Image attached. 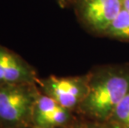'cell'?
<instances>
[{
  "label": "cell",
  "instance_id": "6da1fadb",
  "mask_svg": "<svg viewBox=\"0 0 129 128\" xmlns=\"http://www.w3.org/2000/svg\"><path fill=\"white\" fill-rule=\"evenodd\" d=\"M88 89L78 113L87 121H105L129 94V65H110L87 73Z\"/></svg>",
  "mask_w": 129,
  "mask_h": 128
},
{
  "label": "cell",
  "instance_id": "7a4b0ae2",
  "mask_svg": "<svg viewBox=\"0 0 129 128\" xmlns=\"http://www.w3.org/2000/svg\"><path fill=\"white\" fill-rule=\"evenodd\" d=\"M39 93L37 84L0 85V123L8 128L32 126L35 102Z\"/></svg>",
  "mask_w": 129,
  "mask_h": 128
},
{
  "label": "cell",
  "instance_id": "3957f363",
  "mask_svg": "<svg viewBox=\"0 0 129 128\" xmlns=\"http://www.w3.org/2000/svg\"><path fill=\"white\" fill-rule=\"evenodd\" d=\"M87 74L66 77L50 76L38 79L37 86L42 93L50 97L62 107L78 112L87 96Z\"/></svg>",
  "mask_w": 129,
  "mask_h": 128
},
{
  "label": "cell",
  "instance_id": "277c9868",
  "mask_svg": "<svg viewBox=\"0 0 129 128\" xmlns=\"http://www.w3.org/2000/svg\"><path fill=\"white\" fill-rule=\"evenodd\" d=\"M74 113L40 92L35 102L32 125L38 128H71L76 123Z\"/></svg>",
  "mask_w": 129,
  "mask_h": 128
},
{
  "label": "cell",
  "instance_id": "5b68a950",
  "mask_svg": "<svg viewBox=\"0 0 129 128\" xmlns=\"http://www.w3.org/2000/svg\"><path fill=\"white\" fill-rule=\"evenodd\" d=\"M37 72L25 60L0 44V85L37 84Z\"/></svg>",
  "mask_w": 129,
  "mask_h": 128
},
{
  "label": "cell",
  "instance_id": "8992f818",
  "mask_svg": "<svg viewBox=\"0 0 129 128\" xmlns=\"http://www.w3.org/2000/svg\"><path fill=\"white\" fill-rule=\"evenodd\" d=\"M79 9L90 28L105 32L122 9V0H80Z\"/></svg>",
  "mask_w": 129,
  "mask_h": 128
},
{
  "label": "cell",
  "instance_id": "52a82bcc",
  "mask_svg": "<svg viewBox=\"0 0 129 128\" xmlns=\"http://www.w3.org/2000/svg\"><path fill=\"white\" fill-rule=\"evenodd\" d=\"M104 32L115 38L129 40V12L122 9Z\"/></svg>",
  "mask_w": 129,
  "mask_h": 128
},
{
  "label": "cell",
  "instance_id": "ba28073f",
  "mask_svg": "<svg viewBox=\"0 0 129 128\" xmlns=\"http://www.w3.org/2000/svg\"><path fill=\"white\" fill-rule=\"evenodd\" d=\"M108 121L120 128H129V94L121 101Z\"/></svg>",
  "mask_w": 129,
  "mask_h": 128
},
{
  "label": "cell",
  "instance_id": "9c48e42d",
  "mask_svg": "<svg viewBox=\"0 0 129 128\" xmlns=\"http://www.w3.org/2000/svg\"><path fill=\"white\" fill-rule=\"evenodd\" d=\"M85 122H86L87 128H120L108 121H87Z\"/></svg>",
  "mask_w": 129,
  "mask_h": 128
},
{
  "label": "cell",
  "instance_id": "30bf717a",
  "mask_svg": "<svg viewBox=\"0 0 129 128\" xmlns=\"http://www.w3.org/2000/svg\"><path fill=\"white\" fill-rule=\"evenodd\" d=\"M71 128H87L86 126V122L83 121V122H76L73 126Z\"/></svg>",
  "mask_w": 129,
  "mask_h": 128
},
{
  "label": "cell",
  "instance_id": "8fae6325",
  "mask_svg": "<svg viewBox=\"0 0 129 128\" xmlns=\"http://www.w3.org/2000/svg\"><path fill=\"white\" fill-rule=\"evenodd\" d=\"M122 9L129 12V0H122Z\"/></svg>",
  "mask_w": 129,
  "mask_h": 128
},
{
  "label": "cell",
  "instance_id": "7c38bea8",
  "mask_svg": "<svg viewBox=\"0 0 129 128\" xmlns=\"http://www.w3.org/2000/svg\"><path fill=\"white\" fill-rule=\"evenodd\" d=\"M23 128H38V127H36V126H26V127H23Z\"/></svg>",
  "mask_w": 129,
  "mask_h": 128
},
{
  "label": "cell",
  "instance_id": "4fadbf2b",
  "mask_svg": "<svg viewBox=\"0 0 129 128\" xmlns=\"http://www.w3.org/2000/svg\"><path fill=\"white\" fill-rule=\"evenodd\" d=\"M60 1H61V2H63V1H64V0H60Z\"/></svg>",
  "mask_w": 129,
  "mask_h": 128
}]
</instances>
